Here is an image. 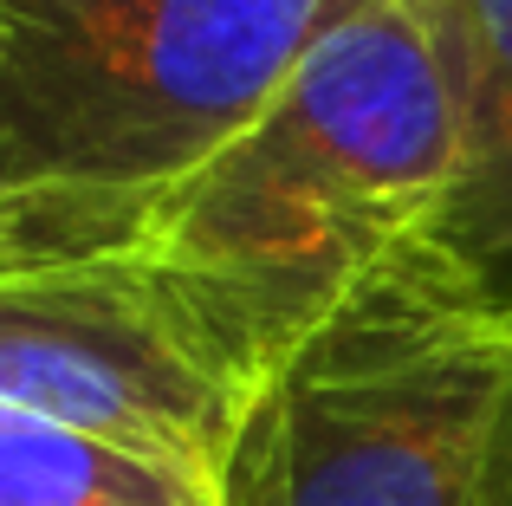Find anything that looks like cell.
<instances>
[{"mask_svg": "<svg viewBox=\"0 0 512 506\" xmlns=\"http://www.w3.org/2000/svg\"><path fill=\"white\" fill-rule=\"evenodd\" d=\"M448 182L435 52L409 0H370L182 182L137 260L266 390L357 279L435 228Z\"/></svg>", "mask_w": 512, "mask_h": 506, "instance_id": "1", "label": "cell"}, {"mask_svg": "<svg viewBox=\"0 0 512 506\" xmlns=\"http://www.w3.org/2000/svg\"><path fill=\"white\" fill-rule=\"evenodd\" d=\"M370 0H7L0 279L137 260L299 59Z\"/></svg>", "mask_w": 512, "mask_h": 506, "instance_id": "2", "label": "cell"}, {"mask_svg": "<svg viewBox=\"0 0 512 506\" xmlns=\"http://www.w3.org/2000/svg\"><path fill=\"white\" fill-rule=\"evenodd\" d=\"M506 442L512 318L409 241L273 370L221 506H493Z\"/></svg>", "mask_w": 512, "mask_h": 506, "instance_id": "3", "label": "cell"}, {"mask_svg": "<svg viewBox=\"0 0 512 506\" xmlns=\"http://www.w3.org/2000/svg\"><path fill=\"white\" fill-rule=\"evenodd\" d=\"M0 403L117 442L221 500L260 383L143 260L0 279Z\"/></svg>", "mask_w": 512, "mask_h": 506, "instance_id": "4", "label": "cell"}, {"mask_svg": "<svg viewBox=\"0 0 512 506\" xmlns=\"http://www.w3.org/2000/svg\"><path fill=\"white\" fill-rule=\"evenodd\" d=\"M448 98L454 182L422 253L512 318V0H409Z\"/></svg>", "mask_w": 512, "mask_h": 506, "instance_id": "5", "label": "cell"}, {"mask_svg": "<svg viewBox=\"0 0 512 506\" xmlns=\"http://www.w3.org/2000/svg\"><path fill=\"white\" fill-rule=\"evenodd\" d=\"M0 506H221L117 442L0 403Z\"/></svg>", "mask_w": 512, "mask_h": 506, "instance_id": "6", "label": "cell"}, {"mask_svg": "<svg viewBox=\"0 0 512 506\" xmlns=\"http://www.w3.org/2000/svg\"><path fill=\"white\" fill-rule=\"evenodd\" d=\"M493 506H512V442H506V468H500V500Z\"/></svg>", "mask_w": 512, "mask_h": 506, "instance_id": "7", "label": "cell"}, {"mask_svg": "<svg viewBox=\"0 0 512 506\" xmlns=\"http://www.w3.org/2000/svg\"><path fill=\"white\" fill-rule=\"evenodd\" d=\"M0 39H7V0H0Z\"/></svg>", "mask_w": 512, "mask_h": 506, "instance_id": "8", "label": "cell"}]
</instances>
